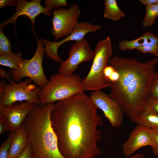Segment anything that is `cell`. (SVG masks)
Listing matches in <instances>:
<instances>
[{
  "mask_svg": "<svg viewBox=\"0 0 158 158\" xmlns=\"http://www.w3.org/2000/svg\"><path fill=\"white\" fill-rule=\"evenodd\" d=\"M90 96L84 92L59 101L50 115L59 151L64 158H96L101 154L98 127L102 120Z\"/></svg>",
  "mask_w": 158,
  "mask_h": 158,
  "instance_id": "1",
  "label": "cell"
},
{
  "mask_svg": "<svg viewBox=\"0 0 158 158\" xmlns=\"http://www.w3.org/2000/svg\"><path fill=\"white\" fill-rule=\"evenodd\" d=\"M158 63L155 58L145 62L135 58L114 55L109 63L120 75L118 80L111 83L109 95L116 101L124 114L134 122L149 97L150 88Z\"/></svg>",
  "mask_w": 158,
  "mask_h": 158,
  "instance_id": "2",
  "label": "cell"
},
{
  "mask_svg": "<svg viewBox=\"0 0 158 158\" xmlns=\"http://www.w3.org/2000/svg\"><path fill=\"white\" fill-rule=\"evenodd\" d=\"M54 103L36 105L22 125L26 130L34 158H64L58 148L50 115Z\"/></svg>",
  "mask_w": 158,
  "mask_h": 158,
  "instance_id": "3",
  "label": "cell"
},
{
  "mask_svg": "<svg viewBox=\"0 0 158 158\" xmlns=\"http://www.w3.org/2000/svg\"><path fill=\"white\" fill-rule=\"evenodd\" d=\"M85 91L79 75L73 74L66 76L59 73L54 74L41 88L39 95L41 105L54 103L84 92Z\"/></svg>",
  "mask_w": 158,
  "mask_h": 158,
  "instance_id": "4",
  "label": "cell"
},
{
  "mask_svg": "<svg viewBox=\"0 0 158 158\" xmlns=\"http://www.w3.org/2000/svg\"><path fill=\"white\" fill-rule=\"evenodd\" d=\"M95 56L90 69L83 80L85 90H101L111 84L105 78L104 71L108 65L113 52L111 40L109 37L99 41L94 50Z\"/></svg>",
  "mask_w": 158,
  "mask_h": 158,
  "instance_id": "5",
  "label": "cell"
},
{
  "mask_svg": "<svg viewBox=\"0 0 158 158\" xmlns=\"http://www.w3.org/2000/svg\"><path fill=\"white\" fill-rule=\"evenodd\" d=\"M9 84L4 81L0 82V107L25 101L38 105L41 104L39 95L41 87L32 84V80L28 78L23 81L16 83L11 80Z\"/></svg>",
  "mask_w": 158,
  "mask_h": 158,
  "instance_id": "6",
  "label": "cell"
},
{
  "mask_svg": "<svg viewBox=\"0 0 158 158\" xmlns=\"http://www.w3.org/2000/svg\"><path fill=\"white\" fill-rule=\"evenodd\" d=\"M38 45L32 58L30 59H23L21 65L17 70H10L11 77L16 83L22 82V79L28 77L35 85L41 88L48 81L44 74L42 66L44 53L42 39H36Z\"/></svg>",
  "mask_w": 158,
  "mask_h": 158,
  "instance_id": "7",
  "label": "cell"
},
{
  "mask_svg": "<svg viewBox=\"0 0 158 158\" xmlns=\"http://www.w3.org/2000/svg\"><path fill=\"white\" fill-rule=\"evenodd\" d=\"M80 14V7L75 3L68 8H61L53 11L51 31L54 39L58 40L70 35L78 23Z\"/></svg>",
  "mask_w": 158,
  "mask_h": 158,
  "instance_id": "8",
  "label": "cell"
},
{
  "mask_svg": "<svg viewBox=\"0 0 158 158\" xmlns=\"http://www.w3.org/2000/svg\"><path fill=\"white\" fill-rule=\"evenodd\" d=\"M95 54L86 40L75 42L69 49L68 59L61 63L59 73L66 76L73 75L80 63L93 60Z\"/></svg>",
  "mask_w": 158,
  "mask_h": 158,
  "instance_id": "9",
  "label": "cell"
},
{
  "mask_svg": "<svg viewBox=\"0 0 158 158\" xmlns=\"http://www.w3.org/2000/svg\"><path fill=\"white\" fill-rule=\"evenodd\" d=\"M101 25L94 24L86 22H79L73 32L64 38L59 42L51 41L42 39L46 56L58 63H61L62 59L59 56L58 49L59 47L70 41L76 42L82 40L87 34L94 32L99 30Z\"/></svg>",
  "mask_w": 158,
  "mask_h": 158,
  "instance_id": "10",
  "label": "cell"
},
{
  "mask_svg": "<svg viewBox=\"0 0 158 158\" xmlns=\"http://www.w3.org/2000/svg\"><path fill=\"white\" fill-rule=\"evenodd\" d=\"M90 97L93 103L102 111L112 127H118L121 125L124 114L116 101L101 90L93 91Z\"/></svg>",
  "mask_w": 158,
  "mask_h": 158,
  "instance_id": "11",
  "label": "cell"
},
{
  "mask_svg": "<svg viewBox=\"0 0 158 158\" xmlns=\"http://www.w3.org/2000/svg\"><path fill=\"white\" fill-rule=\"evenodd\" d=\"M36 105L24 101L0 107V116L4 119L10 132H16L21 127L26 116Z\"/></svg>",
  "mask_w": 158,
  "mask_h": 158,
  "instance_id": "12",
  "label": "cell"
},
{
  "mask_svg": "<svg viewBox=\"0 0 158 158\" xmlns=\"http://www.w3.org/2000/svg\"><path fill=\"white\" fill-rule=\"evenodd\" d=\"M41 0H33L28 2L24 0H19L16 12L12 17L1 23L0 29L2 30L9 23L13 24L16 27L18 17L24 16L28 17L30 20L32 30L35 35L34 24L35 17L40 13L49 16L51 13L41 5Z\"/></svg>",
  "mask_w": 158,
  "mask_h": 158,
  "instance_id": "13",
  "label": "cell"
},
{
  "mask_svg": "<svg viewBox=\"0 0 158 158\" xmlns=\"http://www.w3.org/2000/svg\"><path fill=\"white\" fill-rule=\"evenodd\" d=\"M153 131L152 129L137 124L123 145L122 150L124 155L129 157L139 149L150 146Z\"/></svg>",
  "mask_w": 158,
  "mask_h": 158,
  "instance_id": "14",
  "label": "cell"
},
{
  "mask_svg": "<svg viewBox=\"0 0 158 158\" xmlns=\"http://www.w3.org/2000/svg\"><path fill=\"white\" fill-rule=\"evenodd\" d=\"M29 144L27 132L22 126L16 132L12 139L7 158H16L19 156Z\"/></svg>",
  "mask_w": 158,
  "mask_h": 158,
  "instance_id": "15",
  "label": "cell"
},
{
  "mask_svg": "<svg viewBox=\"0 0 158 158\" xmlns=\"http://www.w3.org/2000/svg\"><path fill=\"white\" fill-rule=\"evenodd\" d=\"M142 46L137 50L144 53H149L158 56V38L147 31L141 36Z\"/></svg>",
  "mask_w": 158,
  "mask_h": 158,
  "instance_id": "16",
  "label": "cell"
},
{
  "mask_svg": "<svg viewBox=\"0 0 158 158\" xmlns=\"http://www.w3.org/2000/svg\"><path fill=\"white\" fill-rule=\"evenodd\" d=\"M134 122L152 129L158 130V114L145 107Z\"/></svg>",
  "mask_w": 158,
  "mask_h": 158,
  "instance_id": "17",
  "label": "cell"
},
{
  "mask_svg": "<svg viewBox=\"0 0 158 158\" xmlns=\"http://www.w3.org/2000/svg\"><path fill=\"white\" fill-rule=\"evenodd\" d=\"M104 16L109 19L116 21L124 17L126 14L119 7L116 0L104 1Z\"/></svg>",
  "mask_w": 158,
  "mask_h": 158,
  "instance_id": "18",
  "label": "cell"
},
{
  "mask_svg": "<svg viewBox=\"0 0 158 158\" xmlns=\"http://www.w3.org/2000/svg\"><path fill=\"white\" fill-rule=\"evenodd\" d=\"M23 59L20 53L0 54V64L9 68L10 70H17L21 66Z\"/></svg>",
  "mask_w": 158,
  "mask_h": 158,
  "instance_id": "19",
  "label": "cell"
},
{
  "mask_svg": "<svg viewBox=\"0 0 158 158\" xmlns=\"http://www.w3.org/2000/svg\"><path fill=\"white\" fill-rule=\"evenodd\" d=\"M146 12L142 25L144 27L150 26L155 23L158 16V3L146 6Z\"/></svg>",
  "mask_w": 158,
  "mask_h": 158,
  "instance_id": "20",
  "label": "cell"
},
{
  "mask_svg": "<svg viewBox=\"0 0 158 158\" xmlns=\"http://www.w3.org/2000/svg\"><path fill=\"white\" fill-rule=\"evenodd\" d=\"M142 46L141 36L131 40H123L120 41L118 44L119 49L121 51L137 49Z\"/></svg>",
  "mask_w": 158,
  "mask_h": 158,
  "instance_id": "21",
  "label": "cell"
},
{
  "mask_svg": "<svg viewBox=\"0 0 158 158\" xmlns=\"http://www.w3.org/2000/svg\"><path fill=\"white\" fill-rule=\"evenodd\" d=\"M0 29V54H6L12 53L9 40Z\"/></svg>",
  "mask_w": 158,
  "mask_h": 158,
  "instance_id": "22",
  "label": "cell"
},
{
  "mask_svg": "<svg viewBox=\"0 0 158 158\" xmlns=\"http://www.w3.org/2000/svg\"><path fill=\"white\" fill-rule=\"evenodd\" d=\"M44 5L45 8L51 12L54 9L63 8L67 6L68 4L65 0H46Z\"/></svg>",
  "mask_w": 158,
  "mask_h": 158,
  "instance_id": "23",
  "label": "cell"
},
{
  "mask_svg": "<svg viewBox=\"0 0 158 158\" xmlns=\"http://www.w3.org/2000/svg\"><path fill=\"white\" fill-rule=\"evenodd\" d=\"M16 132H10L7 139L0 147V158H7L12 139Z\"/></svg>",
  "mask_w": 158,
  "mask_h": 158,
  "instance_id": "24",
  "label": "cell"
},
{
  "mask_svg": "<svg viewBox=\"0 0 158 158\" xmlns=\"http://www.w3.org/2000/svg\"><path fill=\"white\" fill-rule=\"evenodd\" d=\"M149 97L158 98V72L154 73L152 80Z\"/></svg>",
  "mask_w": 158,
  "mask_h": 158,
  "instance_id": "25",
  "label": "cell"
},
{
  "mask_svg": "<svg viewBox=\"0 0 158 158\" xmlns=\"http://www.w3.org/2000/svg\"><path fill=\"white\" fill-rule=\"evenodd\" d=\"M145 107L158 114V98L148 97L145 101Z\"/></svg>",
  "mask_w": 158,
  "mask_h": 158,
  "instance_id": "26",
  "label": "cell"
},
{
  "mask_svg": "<svg viewBox=\"0 0 158 158\" xmlns=\"http://www.w3.org/2000/svg\"><path fill=\"white\" fill-rule=\"evenodd\" d=\"M153 130L152 140L150 146L153 153L158 157V130Z\"/></svg>",
  "mask_w": 158,
  "mask_h": 158,
  "instance_id": "27",
  "label": "cell"
},
{
  "mask_svg": "<svg viewBox=\"0 0 158 158\" xmlns=\"http://www.w3.org/2000/svg\"><path fill=\"white\" fill-rule=\"evenodd\" d=\"M19 0H0V8L10 6H17Z\"/></svg>",
  "mask_w": 158,
  "mask_h": 158,
  "instance_id": "28",
  "label": "cell"
},
{
  "mask_svg": "<svg viewBox=\"0 0 158 158\" xmlns=\"http://www.w3.org/2000/svg\"><path fill=\"white\" fill-rule=\"evenodd\" d=\"M16 158H34L32 150L29 144L23 152Z\"/></svg>",
  "mask_w": 158,
  "mask_h": 158,
  "instance_id": "29",
  "label": "cell"
},
{
  "mask_svg": "<svg viewBox=\"0 0 158 158\" xmlns=\"http://www.w3.org/2000/svg\"><path fill=\"white\" fill-rule=\"evenodd\" d=\"M9 130L8 126L4 119L0 116V135Z\"/></svg>",
  "mask_w": 158,
  "mask_h": 158,
  "instance_id": "30",
  "label": "cell"
},
{
  "mask_svg": "<svg viewBox=\"0 0 158 158\" xmlns=\"http://www.w3.org/2000/svg\"><path fill=\"white\" fill-rule=\"evenodd\" d=\"M114 70V68L110 65H108L105 67L104 71V75L108 80L109 81V78Z\"/></svg>",
  "mask_w": 158,
  "mask_h": 158,
  "instance_id": "31",
  "label": "cell"
},
{
  "mask_svg": "<svg viewBox=\"0 0 158 158\" xmlns=\"http://www.w3.org/2000/svg\"><path fill=\"white\" fill-rule=\"evenodd\" d=\"M119 78L120 75L119 73L114 69V70L109 77V80L111 83H112L117 81L119 79Z\"/></svg>",
  "mask_w": 158,
  "mask_h": 158,
  "instance_id": "32",
  "label": "cell"
},
{
  "mask_svg": "<svg viewBox=\"0 0 158 158\" xmlns=\"http://www.w3.org/2000/svg\"><path fill=\"white\" fill-rule=\"evenodd\" d=\"M0 77L3 78H5L7 79L9 81L12 80L11 78H10L11 73L10 71H7L1 68H0Z\"/></svg>",
  "mask_w": 158,
  "mask_h": 158,
  "instance_id": "33",
  "label": "cell"
},
{
  "mask_svg": "<svg viewBox=\"0 0 158 158\" xmlns=\"http://www.w3.org/2000/svg\"><path fill=\"white\" fill-rule=\"evenodd\" d=\"M139 1L145 6L152 5L158 3V0H140Z\"/></svg>",
  "mask_w": 158,
  "mask_h": 158,
  "instance_id": "34",
  "label": "cell"
},
{
  "mask_svg": "<svg viewBox=\"0 0 158 158\" xmlns=\"http://www.w3.org/2000/svg\"><path fill=\"white\" fill-rule=\"evenodd\" d=\"M145 157V154L142 153H137L133 155L131 157H129L128 158H144ZM119 158H123L120 157Z\"/></svg>",
  "mask_w": 158,
  "mask_h": 158,
  "instance_id": "35",
  "label": "cell"
},
{
  "mask_svg": "<svg viewBox=\"0 0 158 158\" xmlns=\"http://www.w3.org/2000/svg\"><path fill=\"white\" fill-rule=\"evenodd\" d=\"M157 37L158 38V32L157 33Z\"/></svg>",
  "mask_w": 158,
  "mask_h": 158,
  "instance_id": "36",
  "label": "cell"
}]
</instances>
